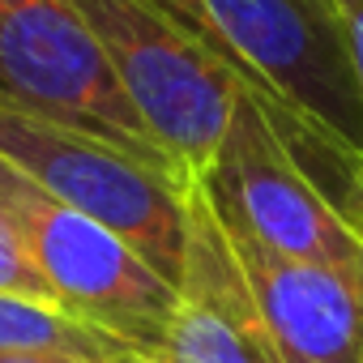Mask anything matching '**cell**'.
Instances as JSON below:
<instances>
[{
    "label": "cell",
    "mask_w": 363,
    "mask_h": 363,
    "mask_svg": "<svg viewBox=\"0 0 363 363\" xmlns=\"http://www.w3.org/2000/svg\"><path fill=\"white\" fill-rule=\"evenodd\" d=\"M223 231L282 363H363V278L286 261L227 223Z\"/></svg>",
    "instance_id": "cell-8"
},
{
    "label": "cell",
    "mask_w": 363,
    "mask_h": 363,
    "mask_svg": "<svg viewBox=\"0 0 363 363\" xmlns=\"http://www.w3.org/2000/svg\"><path fill=\"white\" fill-rule=\"evenodd\" d=\"M0 350H43V354H69L86 363H124L128 354H141L124 346L120 337L60 312L48 303H30L0 291Z\"/></svg>",
    "instance_id": "cell-9"
},
{
    "label": "cell",
    "mask_w": 363,
    "mask_h": 363,
    "mask_svg": "<svg viewBox=\"0 0 363 363\" xmlns=\"http://www.w3.org/2000/svg\"><path fill=\"white\" fill-rule=\"evenodd\" d=\"M0 158L77 214L120 235L175 291L189 252V175L90 128L0 107Z\"/></svg>",
    "instance_id": "cell-2"
},
{
    "label": "cell",
    "mask_w": 363,
    "mask_h": 363,
    "mask_svg": "<svg viewBox=\"0 0 363 363\" xmlns=\"http://www.w3.org/2000/svg\"><path fill=\"white\" fill-rule=\"evenodd\" d=\"M0 291L5 295H18V299H30V303H48V308H60L52 286L43 282V274L30 265V257L22 252V244L13 240V231L0 218ZM65 312V308H60Z\"/></svg>",
    "instance_id": "cell-10"
},
{
    "label": "cell",
    "mask_w": 363,
    "mask_h": 363,
    "mask_svg": "<svg viewBox=\"0 0 363 363\" xmlns=\"http://www.w3.org/2000/svg\"><path fill=\"white\" fill-rule=\"evenodd\" d=\"M124 363H162V359H158V354H128Z\"/></svg>",
    "instance_id": "cell-13"
},
{
    "label": "cell",
    "mask_w": 363,
    "mask_h": 363,
    "mask_svg": "<svg viewBox=\"0 0 363 363\" xmlns=\"http://www.w3.org/2000/svg\"><path fill=\"white\" fill-rule=\"evenodd\" d=\"M240 90L363 231V94L333 0H154Z\"/></svg>",
    "instance_id": "cell-1"
},
{
    "label": "cell",
    "mask_w": 363,
    "mask_h": 363,
    "mask_svg": "<svg viewBox=\"0 0 363 363\" xmlns=\"http://www.w3.org/2000/svg\"><path fill=\"white\" fill-rule=\"evenodd\" d=\"M0 107L90 128L179 171L137 120L73 0H0Z\"/></svg>",
    "instance_id": "cell-6"
},
{
    "label": "cell",
    "mask_w": 363,
    "mask_h": 363,
    "mask_svg": "<svg viewBox=\"0 0 363 363\" xmlns=\"http://www.w3.org/2000/svg\"><path fill=\"white\" fill-rule=\"evenodd\" d=\"M162 363H282L261 308L240 274L227 231L206 201L201 184H189V252L179 278L175 316L158 346Z\"/></svg>",
    "instance_id": "cell-7"
},
{
    "label": "cell",
    "mask_w": 363,
    "mask_h": 363,
    "mask_svg": "<svg viewBox=\"0 0 363 363\" xmlns=\"http://www.w3.org/2000/svg\"><path fill=\"white\" fill-rule=\"evenodd\" d=\"M193 179L235 235L286 261L363 278V231L325 197L248 90H240L214 158Z\"/></svg>",
    "instance_id": "cell-5"
},
{
    "label": "cell",
    "mask_w": 363,
    "mask_h": 363,
    "mask_svg": "<svg viewBox=\"0 0 363 363\" xmlns=\"http://www.w3.org/2000/svg\"><path fill=\"white\" fill-rule=\"evenodd\" d=\"M145 133L197 175L240 103V82L154 0H73Z\"/></svg>",
    "instance_id": "cell-4"
},
{
    "label": "cell",
    "mask_w": 363,
    "mask_h": 363,
    "mask_svg": "<svg viewBox=\"0 0 363 363\" xmlns=\"http://www.w3.org/2000/svg\"><path fill=\"white\" fill-rule=\"evenodd\" d=\"M333 9H337V26H342V39H346V56H350L354 82H359V94H363V0H333Z\"/></svg>",
    "instance_id": "cell-11"
},
{
    "label": "cell",
    "mask_w": 363,
    "mask_h": 363,
    "mask_svg": "<svg viewBox=\"0 0 363 363\" xmlns=\"http://www.w3.org/2000/svg\"><path fill=\"white\" fill-rule=\"evenodd\" d=\"M0 218L69 316L120 337L141 354H158L179 291L120 235L43 193L5 158H0Z\"/></svg>",
    "instance_id": "cell-3"
},
{
    "label": "cell",
    "mask_w": 363,
    "mask_h": 363,
    "mask_svg": "<svg viewBox=\"0 0 363 363\" xmlns=\"http://www.w3.org/2000/svg\"><path fill=\"white\" fill-rule=\"evenodd\" d=\"M0 363H86L69 354H43V350H0Z\"/></svg>",
    "instance_id": "cell-12"
}]
</instances>
